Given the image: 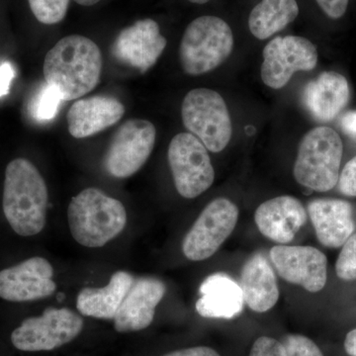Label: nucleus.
<instances>
[{
	"mask_svg": "<svg viewBox=\"0 0 356 356\" xmlns=\"http://www.w3.org/2000/svg\"><path fill=\"white\" fill-rule=\"evenodd\" d=\"M103 67L99 47L88 37L70 35L47 53L44 81L57 89L63 102L79 99L99 83Z\"/></svg>",
	"mask_w": 356,
	"mask_h": 356,
	"instance_id": "obj_1",
	"label": "nucleus"
},
{
	"mask_svg": "<svg viewBox=\"0 0 356 356\" xmlns=\"http://www.w3.org/2000/svg\"><path fill=\"white\" fill-rule=\"evenodd\" d=\"M49 205L46 182L26 159L8 163L4 178L2 208L11 228L21 236L38 235L44 228Z\"/></svg>",
	"mask_w": 356,
	"mask_h": 356,
	"instance_id": "obj_2",
	"label": "nucleus"
},
{
	"mask_svg": "<svg viewBox=\"0 0 356 356\" xmlns=\"http://www.w3.org/2000/svg\"><path fill=\"white\" fill-rule=\"evenodd\" d=\"M67 221L70 234L79 245L102 248L125 229L127 212L121 201L90 187L72 199Z\"/></svg>",
	"mask_w": 356,
	"mask_h": 356,
	"instance_id": "obj_3",
	"label": "nucleus"
},
{
	"mask_svg": "<svg viewBox=\"0 0 356 356\" xmlns=\"http://www.w3.org/2000/svg\"><path fill=\"white\" fill-rule=\"evenodd\" d=\"M343 154V140L334 129L314 128L300 143L293 170L295 179L312 191H331L339 182Z\"/></svg>",
	"mask_w": 356,
	"mask_h": 356,
	"instance_id": "obj_4",
	"label": "nucleus"
},
{
	"mask_svg": "<svg viewBox=\"0 0 356 356\" xmlns=\"http://www.w3.org/2000/svg\"><path fill=\"white\" fill-rule=\"evenodd\" d=\"M234 35L226 21L216 16L196 18L187 26L179 47L185 74L201 76L216 70L231 56Z\"/></svg>",
	"mask_w": 356,
	"mask_h": 356,
	"instance_id": "obj_5",
	"label": "nucleus"
},
{
	"mask_svg": "<svg viewBox=\"0 0 356 356\" xmlns=\"http://www.w3.org/2000/svg\"><path fill=\"white\" fill-rule=\"evenodd\" d=\"M185 128L197 137L208 151L220 153L231 140V116L224 98L216 91L196 88L187 93L181 106Z\"/></svg>",
	"mask_w": 356,
	"mask_h": 356,
	"instance_id": "obj_6",
	"label": "nucleus"
},
{
	"mask_svg": "<svg viewBox=\"0 0 356 356\" xmlns=\"http://www.w3.org/2000/svg\"><path fill=\"white\" fill-rule=\"evenodd\" d=\"M168 163L177 191L182 197L193 199L212 186L214 168L208 149L191 133L173 137L168 147Z\"/></svg>",
	"mask_w": 356,
	"mask_h": 356,
	"instance_id": "obj_7",
	"label": "nucleus"
},
{
	"mask_svg": "<svg viewBox=\"0 0 356 356\" xmlns=\"http://www.w3.org/2000/svg\"><path fill=\"white\" fill-rule=\"evenodd\" d=\"M83 329L81 316L67 308H48L38 317L26 318L11 334L22 351H49L70 343Z\"/></svg>",
	"mask_w": 356,
	"mask_h": 356,
	"instance_id": "obj_8",
	"label": "nucleus"
},
{
	"mask_svg": "<svg viewBox=\"0 0 356 356\" xmlns=\"http://www.w3.org/2000/svg\"><path fill=\"white\" fill-rule=\"evenodd\" d=\"M238 219L236 204L226 198L211 201L182 242L184 254L192 261L209 259L231 236Z\"/></svg>",
	"mask_w": 356,
	"mask_h": 356,
	"instance_id": "obj_9",
	"label": "nucleus"
},
{
	"mask_svg": "<svg viewBox=\"0 0 356 356\" xmlns=\"http://www.w3.org/2000/svg\"><path fill=\"white\" fill-rule=\"evenodd\" d=\"M154 124L132 119L115 132L104 156V168L111 177L127 178L139 172L147 163L156 144Z\"/></svg>",
	"mask_w": 356,
	"mask_h": 356,
	"instance_id": "obj_10",
	"label": "nucleus"
},
{
	"mask_svg": "<svg viewBox=\"0 0 356 356\" xmlns=\"http://www.w3.org/2000/svg\"><path fill=\"white\" fill-rule=\"evenodd\" d=\"M261 79L267 86H286L297 72H310L318 64L315 44L304 37H275L264 48Z\"/></svg>",
	"mask_w": 356,
	"mask_h": 356,
	"instance_id": "obj_11",
	"label": "nucleus"
},
{
	"mask_svg": "<svg viewBox=\"0 0 356 356\" xmlns=\"http://www.w3.org/2000/svg\"><path fill=\"white\" fill-rule=\"evenodd\" d=\"M281 278L317 293L325 286L327 261L318 248L304 245H276L269 252Z\"/></svg>",
	"mask_w": 356,
	"mask_h": 356,
	"instance_id": "obj_12",
	"label": "nucleus"
},
{
	"mask_svg": "<svg viewBox=\"0 0 356 356\" xmlns=\"http://www.w3.org/2000/svg\"><path fill=\"white\" fill-rule=\"evenodd\" d=\"M54 268L43 257L26 259L0 271V298L9 302H29L47 298L57 290Z\"/></svg>",
	"mask_w": 356,
	"mask_h": 356,
	"instance_id": "obj_13",
	"label": "nucleus"
},
{
	"mask_svg": "<svg viewBox=\"0 0 356 356\" xmlns=\"http://www.w3.org/2000/svg\"><path fill=\"white\" fill-rule=\"evenodd\" d=\"M166 47V39L153 19H142L124 28L112 44L111 51L119 62L139 70L151 69Z\"/></svg>",
	"mask_w": 356,
	"mask_h": 356,
	"instance_id": "obj_14",
	"label": "nucleus"
},
{
	"mask_svg": "<svg viewBox=\"0 0 356 356\" xmlns=\"http://www.w3.org/2000/svg\"><path fill=\"white\" fill-rule=\"evenodd\" d=\"M166 292L163 281L153 277L134 280L123 303L114 318V327L119 332H138L153 323L156 309Z\"/></svg>",
	"mask_w": 356,
	"mask_h": 356,
	"instance_id": "obj_15",
	"label": "nucleus"
},
{
	"mask_svg": "<svg viewBox=\"0 0 356 356\" xmlns=\"http://www.w3.org/2000/svg\"><path fill=\"white\" fill-rule=\"evenodd\" d=\"M307 214L301 201L283 195L267 200L255 211L254 221L259 232L273 242L286 245L294 240L306 224Z\"/></svg>",
	"mask_w": 356,
	"mask_h": 356,
	"instance_id": "obj_16",
	"label": "nucleus"
},
{
	"mask_svg": "<svg viewBox=\"0 0 356 356\" xmlns=\"http://www.w3.org/2000/svg\"><path fill=\"white\" fill-rule=\"evenodd\" d=\"M125 106L111 96L96 95L76 100L67 115L72 137L83 139L102 132L121 120Z\"/></svg>",
	"mask_w": 356,
	"mask_h": 356,
	"instance_id": "obj_17",
	"label": "nucleus"
},
{
	"mask_svg": "<svg viewBox=\"0 0 356 356\" xmlns=\"http://www.w3.org/2000/svg\"><path fill=\"white\" fill-rule=\"evenodd\" d=\"M308 214L318 242L325 247H343L353 235V206L348 201L317 199L309 203Z\"/></svg>",
	"mask_w": 356,
	"mask_h": 356,
	"instance_id": "obj_18",
	"label": "nucleus"
},
{
	"mask_svg": "<svg viewBox=\"0 0 356 356\" xmlns=\"http://www.w3.org/2000/svg\"><path fill=\"white\" fill-rule=\"evenodd\" d=\"M350 86L346 77L336 72L321 74L307 84L303 99L307 109L317 121L330 122L350 102Z\"/></svg>",
	"mask_w": 356,
	"mask_h": 356,
	"instance_id": "obj_19",
	"label": "nucleus"
},
{
	"mask_svg": "<svg viewBox=\"0 0 356 356\" xmlns=\"http://www.w3.org/2000/svg\"><path fill=\"white\" fill-rule=\"evenodd\" d=\"M196 311L204 318H233L242 313L243 295L240 285L225 273L208 276L199 288Z\"/></svg>",
	"mask_w": 356,
	"mask_h": 356,
	"instance_id": "obj_20",
	"label": "nucleus"
},
{
	"mask_svg": "<svg viewBox=\"0 0 356 356\" xmlns=\"http://www.w3.org/2000/svg\"><path fill=\"white\" fill-rule=\"evenodd\" d=\"M240 287L245 303L257 313L270 310L280 299L275 273L261 254L252 255L243 266Z\"/></svg>",
	"mask_w": 356,
	"mask_h": 356,
	"instance_id": "obj_21",
	"label": "nucleus"
},
{
	"mask_svg": "<svg viewBox=\"0 0 356 356\" xmlns=\"http://www.w3.org/2000/svg\"><path fill=\"white\" fill-rule=\"evenodd\" d=\"M134 280L132 274L121 270L111 276L106 286L83 288L77 295V310L88 317L114 320Z\"/></svg>",
	"mask_w": 356,
	"mask_h": 356,
	"instance_id": "obj_22",
	"label": "nucleus"
},
{
	"mask_svg": "<svg viewBox=\"0 0 356 356\" xmlns=\"http://www.w3.org/2000/svg\"><path fill=\"white\" fill-rule=\"evenodd\" d=\"M299 15L296 0H261L248 17L255 38L266 40L287 27Z\"/></svg>",
	"mask_w": 356,
	"mask_h": 356,
	"instance_id": "obj_23",
	"label": "nucleus"
},
{
	"mask_svg": "<svg viewBox=\"0 0 356 356\" xmlns=\"http://www.w3.org/2000/svg\"><path fill=\"white\" fill-rule=\"evenodd\" d=\"M30 9L42 24H58L65 19L70 0H28Z\"/></svg>",
	"mask_w": 356,
	"mask_h": 356,
	"instance_id": "obj_24",
	"label": "nucleus"
},
{
	"mask_svg": "<svg viewBox=\"0 0 356 356\" xmlns=\"http://www.w3.org/2000/svg\"><path fill=\"white\" fill-rule=\"evenodd\" d=\"M62 102V96L57 89L46 83L35 98L33 115L40 121L51 120L57 115L58 106Z\"/></svg>",
	"mask_w": 356,
	"mask_h": 356,
	"instance_id": "obj_25",
	"label": "nucleus"
},
{
	"mask_svg": "<svg viewBox=\"0 0 356 356\" xmlns=\"http://www.w3.org/2000/svg\"><path fill=\"white\" fill-rule=\"evenodd\" d=\"M336 273L341 280H356V234L344 243L337 257Z\"/></svg>",
	"mask_w": 356,
	"mask_h": 356,
	"instance_id": "obj_26",
	"label": "nucleus"
},
{
	"mask_svg": "<svg viewBox=\"0 0 356 356\" xmlns=\"http://www.w3.org/2000/svg\"><path fill=\"white\" fill-rule=\"evenodd\" d=\"M281 343L286 356H324L317 344L301 334H288Z\"/></svg>",
	"mask_w": 356,
	"mask_h": 356,
	"instance_id": "obj_27",
	"label": "nucleus"
},
{
	"mask_svg": "<svg viewBox=\"0 0 356 356\" xmlns=\"http://www.w3.org/2000/svg\"><path fill=\"white\" fill-rule=\"evenodd\" d=\"M248 356H286L281 341L273 337H261L254 341Z\"/></svg>",
	"mask_w": 356,
	"mask_h": 356,
	"instance_id": "obj_28",
	"label": "nucleus"
},
{
	"mask_svg": "<svg viewBox=\"0 0 356 356\" xmlns=\"http://www.w3.org/2000/svg\"><path fill=\"white\" fill-rule=\"evenodd\" d=\"M337 185L343 195L356 197V156L344 165Z\"/></svg>",
	"mask_w": 356,
	"mask_h": 356,
	"instance_id": "obj_29",
	"label": "nucleus"
},
{
	"mask_svg": "<svg viewBox=\"0 0 356 356\" xmlns=\"http://www.w3.org/2000/svg\"><path fill=\"white\" fill-rule=\"evenodd\" d=\"M327 17L339 19L348 9L350 0H316Z\"/></svg>",
	"mask_w": 356,
	"mask_h": 356,
	"instance_id": "obj_30",
	"label": "nucleus"
},
{
	"mask_svg": "<svg viewBox=\"0 0 356 356\" xmlns=\"http://www.w3.org/2000/svg\"><path fill=\"white\" fill-rule=\"evenodd\" d=\"M14 76H15V72L10 63L4 62L0 65V97L8 95Z\"/></svg>",
	"mask_w": 356,
	"mask_h": 356,
	"instance_id": "obj_31",
	"label": "nucleus"
},
{
	"mask_svg": "<svg viewBox=\"0 0 356 356\" xmlns=\"http://www.w3.org/2000/svg\"><path fill=\"white\" fill-rule=\"evenodd\" d=\"M163 356H221L216 350L208 346H195V348H184L172 351Z\"/></svg>",
	"mask_w": 356,
	"mask_h": 356,
	"instance_id": "obj_32",
	"label": "nucleus"
},
{
	"mask_svg": "<svg viewBox=\"0 0 356 356\" xmlns=\"http://www.w3.org/2000/svg\"><path fill=\"white\" fill-rule=\"evenodd\" d=\"M341 127L346 133L356 137V112H348L341 118Z\"/></svg>",
	"mask_w": 356,
	"mask_h": 356,
	"instance_id": "obj_33",
	"label": "nucleus"
},
{
	"mask_svg": "<svg viewBox=\"0 0 356 356\" xmlns=\"http://www.w3.org/2000/svg\"><path fill=\"white\" fill-rule=\"evenodd\" d=\"M344 348L348 355L356 356V329L346 334Z\"/></svg>",
	"mask_w": 356,
	"mask_h": 356,
	"instance_id": "obj_34",
	"label": "nucleus"
},
{
	"mask_svg": "<svg viewBox=\"0 0 356 356\" xmlns=\"http://www.w3.org/2000/svg\"><path fill=\"white\" fill-rule=\"evenodd\" d=\"M79 6H95L96 3L100 1V0H74Z\"/></svg>",
	"mask_w": 356,
	"mask_h": 356,
	"instance_id": "obj_35",
	"label": "nucleus"
},
{
	"mask_svg": "<svg viewBox=\"0 0 356 356\" xmlns=\"http://www.w3.org/2000/svg\"><path fill=\"white\" fill-rule=\"evenodd\" d=\"M188 1L195 4H205L207 3V2H209L210 0H188Z\"/></svg>",
	"mask_w": 356,
	"mask_h": 356,
	"instance_id": "obj_36",
	"label": "nucleus"
}]
</instances>
